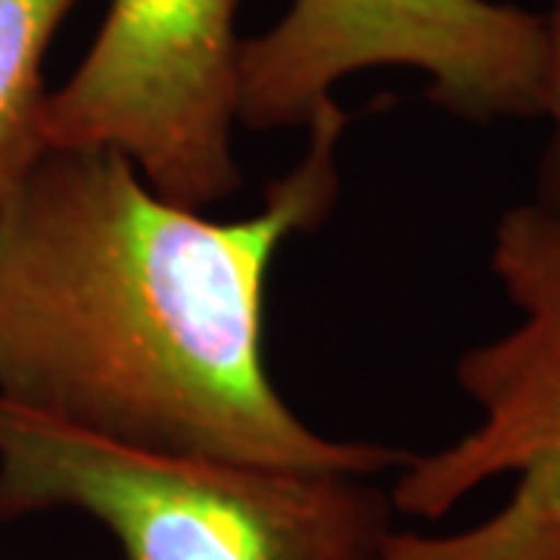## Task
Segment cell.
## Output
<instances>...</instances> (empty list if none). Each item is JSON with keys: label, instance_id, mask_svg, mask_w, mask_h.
<instances>
[{"label": "cell", "instance_id": "cell-7", "mask_svg": "<svg viewBox=\"0 0 560 560\" xmlns=\"http://www.w3.org/2000/svg\"><path fill=\"white\" fill-rule=\"evenodd\" d=\"M545 20V97L541 119H548V140L539 162V197L545 209L560 215V0H551Z\"/></svg>", "mask_w": 560, "mask_h": 560}, {"label": "cell", "instance_id": "cell-2", "mask_svg": "<svg viewBox=\"0 0 560 560\" xmlns=\"http://www.w3.org/2000/svg\"><path fill=\"white\" fill-rule=\"evenodd\" d=\"M75 511L121 560H386L371 477L147 448L0 396V523Z\"/></svg>", "mask_w": 560, "mask_h": 560}, {"label": "cell", "instance_id": "cell-1", "mask_svg": "<svg viewBox=\"0 0 560 560\" xmlns=\"http://www.w3.org/2000/svg\"><path fill=\"white\" fill-rule=\"evenodd\" d=\"M346 121L324 106L234 221L162 197L116 150H47L0 206V396L147 448L399 474L415 452L315 433L265 361L271 265L334 212Z\"/></svg>", "mask_w": 560, "mask_h": 560}, {"label": "cell", "instance_id": "cell-3", "mask_svg": "<svg viewBox=\"0 0 560 560\" xmlns=\"http://www.w3.org/2000/svg\"><path fill=\"white\" fill-rule=\"evenodd\" d=\"M489 268L521 320L467 349L455 381L480 423L415 455L389 489L399 514L442 521L480 486L511 477V499L458 533L396 529L386 560H560V215L511 206L492 231Z\"/></svg>", "mask_w": 560, "mask_h": 560}, {"label": "cell", "instance_id": "cell-5", "mask_svg": "<svg viewBox=\"0 0 560 560\" xmlns=\"http://www.w3.org/2000/svg\"><path fill=\"white\" fill-rule=\"evenodd\" d=\"M237 0H113L47 94V150H116L162 197L212 209L241 190Z\"/></svg>", "mask_w": 560, "mask_h": 560}, {"label": "cell", "instance_id": "cell-4", "mask_svg": "<svg viewBox=\"0 0 560 560\" xmlns=\"http://www.w3.org/2000/svg\"><path fill=\"white\" fill-rule=\"evenodd\" d=\"M401 66L427 101L474 125L541 119L545 20L501 0H293L241 44L237 119L308 128L342 79Z\"/></svg>", "mask_w": 560, "mask_h": 560}, {"label": "cell", "instance_id": "cell-6", "mask_svg": "<svg viewBox=\"0 0 560 560\" xmlns=\"http://www.w3.org/2000/svg\"><path fill=\"white\" fill-rule=\"evenodd\" d=\"M81 0H0V206L47 153L44 54Z\"/></svg>", "mask_w": 560, "mask_h": 560}]
</instances>
